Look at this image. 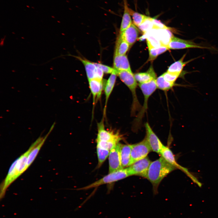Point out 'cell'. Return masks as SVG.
<instances>
[{"instance_id":"obj_14","label":"cell","mask_w":218,"mask_h":218,"mask_svg":"<svg viewBox=\"0 0 218 218\" xmlns=\"http://www.w3.org/2000/svg\"><path fill=\"white\" fill-rule=\"evenodd\" d=\"M113 68L116 71H127L132 72L126 55H114Z\"/></svg>"},{"instance_id":"obj_8","label":"cell","mask_w":218,"mask_h":218,"mask_svg":"<svg viewBox=\"0 0 218 218\" xmlns=\"http://www.w3.org/2000/svg\"><path fill=\"white\" fill-rule=\"evenodd\" d=\"M145 137L152 151L159 154L164 145L152 130L148 123L145 124Z\"/></svg>"},{"instance_id":"obj_20","label":"cell","mask_w":218,"mask_h":218,"mask_svg":"<svg viewBox=\"0 0 218 218\" xmlns=\"http://www.w3.org/2000/svg\"><path fill=\"white\" fill-rule=\"evenodd\" d=\"M154 29L162 45L167 47L173 36L171 33L168 29Z\"/></svg>"},{"instance_id":"obj_2","label":"cell","mask_w":218,"mask_h":218,"mask_svg":"<svg viewBox=\"0 0 218 218\" xmlns=\"http://www.w3.org/2000/svg\"><path fill=\"white\" fill-rule=\"evenodd\" d=\"M156 79H154L148 82L138 84L143 94L144 100L143 106L133 121L132 128L134 131L137 130L140 127L143 118L147 109L148 102L150 97L157 88Z\"/></svg>"},{"instance_id":"obj_22","label":"cell","mask_w":218,"mask_h":218,"mask_svg":"<svg viewBox=\"0 0 218 218\" xmlns=\"http://www.w3.org/2000/svg\"><path fill=\"white\" fill-rule=\"evenodd\" d=\"M186 54L178 61L172 64L169 67L167 71L170 73L180 74L183 67L187 63L194 60L192 59L187 61H183Z\"/></svg>"},{"instance_id":"obj_5","label":"cell","mask_w":218,"mask_h":218,"mask_svg":"<svg viewBox=\"0 0 218 218\" xmlns=\"http://www.w3.org/2000/svg\"><path fill=\"white\" fill-rule=\"evenodd\" d=\"M104 116L100 122L97 123V134L96 141H112L119 143L122 139L118 133H114L106 130L104 123Z\"/></svg>"},{"instance_id":"obj_30","label":"cell","mask_w":218,"mask_h":218,"mask_svg":"<svg viewBox=\"0 0 218 218\" xmlns=\"http://www.w3.org/2000/svg\"><path fill=\"white\" fill-rule=\"evenodd\" d=\"M96 141L97 146L109 151L118 143H119L112 141Z\"/></svg>"},{"instance_id":"obj_31","label":"cell","mask_w":218,"mask_h":218,"mask_svg":"<svg viewBox=\"0 0 218 218\" xmlns=\"http://www.w3.org/2000/svg\"><path fill=\"white\" fill-rule=\"evenodd\" d=\"M164 78L167 81L174 84L175 82L180 74H173L167 71L162 74Z\"/></svg>"},{"instance_id":"obj_33","label":"cell","mask_w":218,"mask_h":218,"mask_svg":"<svg viewBox=\"0 0 218 218\" xmlns=\"http://www.w3.org/2000/svg\"><path fill=\"white\" fill-rule=\"evenodd\" d=\"M96 64L102 69L104 73L111 74L115 71L113 68L100 63H96Z\"/></svg>"},{"instance_id":"obj_17","label":"cell","mask_w":218,"mask_h":218,"mask_svg":"<svg viewBox=\"0 0 218 218\" xmlns=\"http://www.w3.org/2000/svg\"><path fill=\"white\" fill-rule=\"evenodd\" d=\"M124 3V13L120 29V33L129 27L133 23L131 15L129 12L127 0H123Z\"/></svg>"},{"instance_id":"obj_12","label":"cell","mask_w":218,"mask_h":218,"mask_svg":"<svg viewBox=\"0 0 218 218\" xmlns=\"http://www.w3.org/2000/svg\"><path fill=\"white\" fill-rule=\"evenodd\" d=\"M120 33V35L129 44L130 47L137 40L139 31L133 23L129 27Z\"/></svg>"},{"instance_id":"obj_23","label":"cell","mask_w":218,"mask_h":218,"mask_svg":"<svg viewBox=\"0 0 218 218\" xmlns=\"http://www.w3.org/2000/svg\"><path fill=\"white\" fill-rule=\"evenodd\" d=\"M130 47L129 44L120 35L116 41L114 55H126Z\"/></svg>"},{"instance_id":"obj_13","label":"cell","mask_w":218,"mask_h":218,"mask_svg":"<svg viewBox=\"0 0 218 218\" xmlns=\"http://www.w3.org/2000/svg\"><path fill=\"white\" fill-rule=\"evenodd\" d=\"M89 88L92 95L93 107L96 101L101 97L103 86L102 80L94 78L88 80Z\"/></svg>"},{"instance_id":"obj_25","label":"cell","mask_w":218,"mask_h":218,"mask_svg":"<svg viewBox=\"0 0 218 218\" xmlns=\"http://www.w3.org/2000/svg\"><path fill=\"white\" fill-rule=\"evenodd\" d=\"M156 84L157 88L164 91L169 90L174 85L165 80L162 75L156 78Z\"/></svg>"},{"instance_id":"obj_4","label":"cell","mask_w":218,"mask_h":218,"mask_svg":"<svg viewBox=\"0 0 218 218\" xmlns=\"http://www.w3.org/2000/svg\"><path fill=\"white\" fill-rule=\"evenodd\" d=\"M151 151L145 137L141 142L132 144L130 166L134 162L147 157L148 154Z\"/></svg>"},{"instance_id":"obj_32","label":"cell","mask_w":218,"mask_h":218,"mask_svg":"<svg viewBox=\"0 0 218 218\" xmlns=\"http://www.w3.org/2000/svg\"><path fill=\"white\" fill-rule=\"evenodd\" d=\"M153 28L170 29V28L166 26L161 22L156 19L152 18Z\"/></svg>"},{"instance_id":"obj_7","label":"cell","mask_w":218,"mask_h":218,"mask_svg":"<svg viewBox=\"0 0 218 218\" xmlns=\"http://www.w3.org/2000/svg\"><path fill=\"white\" fill-rule=\"evenodd\" d=\"M169 49H180L189 48H199L211 49L210 47L203 46L190 40L181 39L173 36L168 46Z\"/></svg>"},{"instance_id":"obj_21","label":"cell","mask_w":218,"mask_h":218,"mask_svg":"<svg viewBox=\"0 0 218 218\" xmlns=\"http://www.w3.org/2000/svg\"><path fill=\"white\" fill-rule=\"evenodd\" d=\"M145 34L148 48H157L162 46L154 29Z\"/></svg>"},{"instance_id":"obj_27","label":"cell","mask_w":218,"mask_h":218,"mask_svg":"<svg viewBox=\"0 0 218 218\" xmlns=\"http://www.w3.org/2000/svg\"><path fill=\"white\" fill-rule=\"evenodd\" d=\"M168 49H169L167 47L163 45L157 48H148L149 55V60H154L159 55Z\"/></svg>"},{"instance_id":"obj_15","label":"cell","mask_w":218,"mask_h":218,"mask_svg":"<svg viewBox=\"0 0 218 218\" xmlns=\"http://www.w3.org/2000/svg\"><path fill=\"white\" fill-rule=\"evenodd\" d=\"M132 144H120V152L123 168L130 166Z\"/></svg>"},{"instance_id":"obj_18","label":"cell","mask_w":218,"mask_h":218,"mask_svg":"<svg viewBox=\"0 0 218 218\" xmlns=\"http://www.w3.org/2000/svg\"><path fill=\"white\" fill-rule=\"evenodd\" d=\"M135 78L139 84L148 82L156 79V75L153 68L151 67L146 72L138 73L134 74Z\"/></svg>"},{"instance_id":"obj_11","label":"cell","mask_w":218,"mask_h":218,"mask_svg":"<svg viewBox=\"0 0 218 218\" xmlns=\"http://www.w3.org/2000/svg\"><path fill=\"white\" fill-rule=\"evenodd\" d=\"M159 154L168 163L175 167L183 171L190 177L192 175L187 169L182 167L176 162L174 155L170 149L167 147L163 145Z\"/></svg>"},{"instance_id":"obj_19","label":"cell","mask_w":218,"mask_h":218,"mask_svg":"<svg viewBox=\"0 0 218 218\" xmlns=\"http://www.w3.org/2000/svg\"><path fill=\"white\" fill-rule=\"evenodd\" d=\"M117 74L115 71L111 74L106 82L104 86V90L105 96V102L104 113L107 105V102L110 95L114 88L117 77Z\"/></svg>"},{"instance_id":"obj_10","label":"cell","mask_w":218,"mask_h":218,"mask_svg":"<svg viewBox=\"0 0 218 218\" xmlns=\"http://www.w3.org/2000/svg\"><path fill=\"white\" fill-rule=\"evenodd\" d=\"M17 159L11 165L8 173L0 187V199L3 198L7 189L10 185L18 177L16 170V166L17 162Z\"/></svg>"},{"instance_id":"obj_29","label":"cell","mask_w":218,"mask_h":218,"mask_svg":"<svg viewBox=\"0 0 218 218\" xmlns=\"http://www.w3.org/2000/svg\"><path fill=\"white\" fill-rule=\"evenodd\" d=\"M138 27L144 34L153 29L154 26L152 18L148 17Z\"/></svg>"},{"instance_id":"obj_6","label":"cell","mask_w":218,"mask_h":218,"mask_svg":"<svg viewBox=\"0 0 218 218\" xmlns=\"http://www.w3.org/2000/svg\"><path fill=\"white\" fill-rule=\"evenodd\" d=\"M151 162L147 156L134 162L127 167L130 176L137 175L146 178Z\"/></svg>"},{"instance_id":"obj_26","label":"cell","mask_w":218,"mask_h":218,"mask_svg":"<svg viewBox=\"0 0 218 218\" xmlns=\"http://www.w3.org/2000/svg\"><path fill=\"white\" fill-rule=\"evenodd\" d=\"M129 12L133 19V23L137 27L148 17V16L135 12L130 8Z\"/></svg>"},{"instance_id":"obj_9","label":"cell","mask_w":218,"mask_h":218,"mask_svg":"<svg viewBox=\"0 0 218 218\" xmlns=\"http://www.w3.org/2000/svg\"><path fill=\"white\" fill-rule=\"evenodd\" d=\"M119 143L110 151L109 156V173L123 168L121 165Z\"/></svg>"},{"instance_id":"obj_3","label":"cell","mask_w":218,"mask_h":218,"mask_svg":"<svg viewBox=\"0 0 218 218\" xmlns=\"http://www.w3.org/2000/svg\"><path fill=\"white\" fill-rule=\"evenodd\" d=\"M130 176L127 167L109 173L101 179L78 190H87L96 187L101 185L110 183L123 179Z\"/></svg>"},{"instance_id":"obj_1","label":"cell","mask_w":218,"mask_h":218,"mask_svg":"<svg viewBox=\"0 0 218 218\" xmlns=\"http://www.w3.org/2000/svg\"><path fill=\"white\" fill-rule=\"evenodd\" d=\"M177 169L161 156L156 160L151 162L146 178L152 183L155 194L157 193L158 185L163 178Z\"/></svg>"},{"instance_id":"obj_16","label":"cell","mask_w":218,"mask_h":218,"mask_svg":"<svg viewBox=\"0 0 218 218\" xmlns=\"http://www.w3.org/2000/svg\"><path fill=\"white\" fill-rule=\"evenodd\" d=\"M75 57L81 61L84 65L88 80L96 78L97 67L95 63L92 62L80 57Z\"/></svg>"},{"instance_id":"obj_28","label":"cell","mask_w":218,"mask_h":218,"mask_svg":"<svg viewBox=\"0 0 218 218\" xmlns=\"http://www.w3.org/2000/svg\"><path fill=\"white\" fill-rule=\"evenodd\" d=\"M97 152L98 159V167H100L109 155L110 151L97 146Z\"/></svg>"},{"instance_id":"obj_24","label":"cell","mask_w":218,"mask_h":218,"mask_svg":"<svg viewBox=\"0 0 218 218\" xmlns=\"http://www.w3.org/2000/svg\"><path fill=\"white\" fill-rule=\"evenodd\" d=\"M47 136V135L40 143L36 145L30 151L27 159L26 170L29 167L35 160L41 148L44 144Z\"/></svg>"}]
</instances>
